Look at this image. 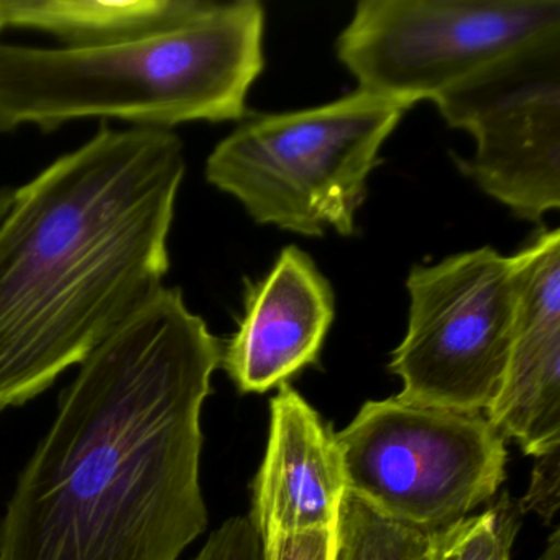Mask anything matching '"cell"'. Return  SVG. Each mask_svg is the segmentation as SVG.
<instances>
[{"mask_svg":"<svg viewBox=\"0 0 560 560\" xmlns=\"http://www.w3.org/2000/svg\"><path fill=\"white\" fill-rule=\"evenodd\" d=\"M12 198H14V189L0 188V222L4 221L5 215H8L12 206Z\"/></svg>","mask_w":560,"mask_h":560,"instance_id":"d6986e66","label":"cell"},{"mask_svg":"<svg viewBox=\"0 0 560 560\" xmlns=\"http://www.w3.org/2000/svg\"><path fill=\"white\" fill-rule=\"evenodd\" d=\"M504 442L487 415L396 396L365 402L336 434L347 493L424 534L493 500L506 478Z\"/></svg>","mask_w":560,"mask_h":560,"instance_id":"5b68a950","label":"cell"},{"mask_svg":"<svg viewBox=\"0 0 560 560\" xmlns=\"http://www.w3.org/2000/svg\"><path fill=\"white\" fill-rule=\"evenodd\" d=\"M432 536L386 520L353 494H343L334 560H431Z\"/></svg>","mask_w":560,"mask_h":560,"instance_id":"4fadbf2b","label":"cell"},{"mask_svg":"<svg viewBox=\"0 0 560 560\" xmlns=\"http://www.w3.org/2000/svg\"><path fill=\"white\" fill-rule=\"evenodd\" d=\"M186 173L168 129L100 132L0 222V415L81 365L163 287Z\"/></svg>","mask_w":560,"mask_h":560,"instance_id":"7a4b0ae2","label":"cell"},{"mask_svg":"<svg viewBox=\"0 0 560 560\" xmlns=\"http://www.w3.org/2000/svg\"><path fill=\"white\" fill-rule=\"evenodd\" d=\"M264 32V5L238 0L209 2L183 27L116 47L0 45V132L80 119L168 130L244 119L265 67Z\"/></svg>","mask_w":560,"mask_h":560,"instance_id":"3957f363","label":"cell"},{"mask_svg":"<svg viewBox=\"0 0 560 560\" xmlns=\"http://www.w3.org/2000/svg\"><path fill=\"white\" fill-rule=\"evenodd\" d=\"M8 25L47 32L65 48H104L166 34L198 18L205 0H5Z\"/></svg>","mask_w":560,"mask_h":560,"instance_id":"7c38bea8","label":"cell"},{"mask_svg":"<svg viewBox=\"0 0 560 560\" xmlns=\"http://www.w3.org/2000/svg\"><path fill=\"white\" fill-rule=\"evenodd\" d=\"M267 452L254 481L250 517L271 534L336 529L346 494L336 434L288 383L270 405Z\"/></svg>","mask_w":560,"mask_h":560,"instance_id":"8fae6325","label":"cell"},{"mask_svg":"<svg viewBox=\"0 0 560 560\" xmlns=\"http://www.w3.org/2000/svg\"><path fill=\"white\" fill-rule=\"evenodd\" d=\"M195 560H265L264 539L250 514L225 521Z\"/></svg>","mask_w":560,"mask_h":560,"instance_id":"9a60e30c","label":"cell"},{"mask_svg":"<svg viewBox=\"0 0 560 560\" xmlns=\"http://www.w3.org/2000/svg\"><path fill=\"white\" fill-rule=\"evenodd\" d=\"M557 32L559 0H362L337 58L359 91L412 107Z\"/></svg>","mask_w":560,"mask_h":560,"instance_id":"8992f818","label":"cell"},{"mask_svg":"<svg viewBox=\"0 0 560 560\" xmlns=\"http://www.w3.org/2000/svg\"><path fill=\"white\" fill-rule=\"evenodd\" d=\"M265 560H334L336 529L271 534L264 539Z\"/></svg>","mask_w":560,"mask_h":560,"instance_id":"e0dca14e","label":"cell"},{"mask_svg":"<svg viewBox=\"0 0 560 560\" xmlns=\"http://www.w3.org/2000/svg\"><path fill=\"white\" fill-rule=\"evenodd\" d=\"M521 516L517 501L503 491L483 513L431 534V560H511Z\"/></svg>","mask_w":560,"mask_h":560,"instance_id":"5bb4252c","label":"cell"},{"mask_svg":"<svg viewBox=\"0 0 560 560\" xmlns=\"http://www.w3.org/2000/svg\"><path fill=\"white\" fill-rule=\"evenodd\" d=\"M222 347L162 287L83 363L19 475L0 560H178L208 527L201 409Z\"/></svg>","mask_w":560,"mask_h":560,"instance_id":"6da1fadb","label":"cell"},{"mask_svg":"<svg viewBox=\"0 0 560 560\" xmlns=\"http://www.w3.org/2000/svg\"><path fill=\"white\" fill-rule=\"evenodd\" d=\"M409 324L389 370L411 405L487 411L500 392L516 313L513 260L477 248L412 267Z\"/></svg>","mask_w":560,"mask_h":560,"instance_id":"52a82bcc","label":"cell"},{"mask_svg":"<svg viewBox=\"0 0 560 560\" xmlns=\"http://www.w3.org/2000/svg\"><path fill=\"white\" fill-rule=\"evenodd\" d=\"M408 109L355 91L313 109L255 117L215 147L206 178L258 224L349 237L380 150Z\"/></svg>","mask_w":560,"mask_h":560,"instance_id":"277c9868","label":"cell"},{"mask_svg":"<svg viewBox=\"0 0 560 560\" xmlns=\"http://www.w3.org/2000/svg\"><path fill=\"white\" fill-rule=\"evenodd\" d=\"M8 25V5L5 0H0V32L4 31Z\"/></svg>","mask_w":560,"mask_h":560,"instance_id":"ffe728a7","label":"cell"},{"mask_svg":"<svg viewBox=\"0 0 560 560\" xmlns=\"http://www.w3.org/2000/svg\"><path fill=\"white\" fill-rule=\"evenodd\" d=\"M524 513H536L544 523L556 517L560 506V448L556 447L536 457L529 488L517 501Z\"/></svg>","mask_w":560,"mask_h":560,"instance_id":"2e32d148","label":"cell"},{"mask_svg":"<svg viewBox=\"0 0 560 560\" xmlns=\"http://www.w3.org/2000/svg\"><path fill=\"white\" fill-rule=\"evenodd\" d=\"M516 313L506 370L487 418L534 458L560 447V232L517 252Z\"/></svg>","mask_w":560,"mask_h":560,"instance_id":"9c48e42d","label":"cell"},{"mask_svg":"<svg viewBox=\"0 0 560 560\" xmlns=\"http://www.w3.org/2000/svg\"><path fill=\"white\" fill-rule=\"evenodd\" d=\"M336 316L332 287L290 245L261 280L245 281L244 314L221 365L241 393H267L319 359Z\"/></svg>","mask_w":560,"mask_h":560,"instance_id":"30bf717a","label":"cell"},{"mask_svg":"<svg viewBox=\"0 0 560 560\" xmlns=\"http://www.w3.org/2000/svg\"><path fill=\"white\" fill-rule=\"evenodd\" d=\"M537 560H560V530L556 529L547 539L546 549Z\"/></svg>","mask_w":560,"mask_h":560,"instance_id":"ac0fdd59","label":"cell"},{"mask_svg":"<svg viewBox=\"0 0 560 560\" xmlns=\"http://www.w3.org/2000/svg\"><path fill=\"white\" fill-rule=\"evenodd\" d=\"M475 153L460 170L516 218L560 208V32L498 58L435 97Z\"/></svg>","mask_w":560,"mask_h":560,"instance_id":"ba28073f","label":"cell"}]
</instances>
